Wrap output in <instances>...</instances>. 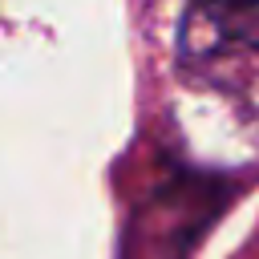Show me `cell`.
Masks as SVG:
<instances>
[{
  "instance_id": "6da1fadb",
  "label": "cell",
  "mask_w": 259,
  "mask_h": 259,
  "mask_svg": "<svg viewBox=\"0 0 259 259\" xmlns=\"http://www.w3.org/2000/svg\"><path fill=\"white\" fill-rule=\"evenodd\" d=\"M178 65L190 81L259 113V0H198L178 28Z\"/></svg>"
}]
</instances>
